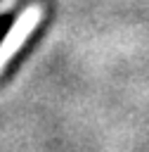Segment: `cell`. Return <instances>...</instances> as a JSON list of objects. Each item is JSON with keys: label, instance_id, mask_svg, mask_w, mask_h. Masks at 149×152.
Listing matches in <instances>:
<instances>
[{"label": "cell", "instance_id": "cell-1", "mask_svg": "<svg viewBox=\"0 0 149 152\" xmlns=\"http://www.w3.org/2000/svg\"><path fill=\"white\" fill-rule=\"evenodd\" d=\"M7 28H12V17H9V14H2V17H0V40L5 38Z\"/></svg>", "mask_w": 149, "mask_h": 152}]
</instances>
